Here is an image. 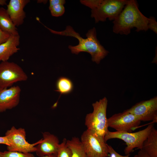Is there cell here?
<instances>
[{
	"mask_svg": "<svg viewBox=\"0 0 157 157\" xmlns=\"http://www.w3.org/2000/svg\"><path fill=\"white\" fill-rule=\"evenodd\" d=\"M88 157H107L108 144L104 138L88 129L82 133L80 139Z\"/></svg>",
	"mask_w": 157,
	"mask_h": 157,
	"instance_id": "obj_6",
	"label": "cell"
},
{
	"mask_svg": "<svg viewBox=\"0 0 157 157\" xmlns=\"http://www.w3.org/2000/svg\"><path fill=\"white\" fill-rule=\"evenodd\" d=\"M66 144L70 150L71 157H88L80 140L76 137L67 140Z\"/></svg>",
	"mask_w": 157,
	"mask_h": 157,
	"instance_id": "obj_17",
	"label": "cell"
},
{
	"mask_svg": "<svg viewBox=\"0 0 157 157\" xmlns=\"http://www.w3.org/2000/svg\"><path fill=\"white\" fill-rule=\"evenodd\" d=\"M56 155H50L45 156L41 157H56Z\"/></svg>",
	"mask_w": 157,
	"mask_h": 157,
	"instance_id": "obj_29",
	"label": "cell"
},
{
	"mask_svg": "<svg viewBox=\"0 0 157 157\" xmlns=\"http://www.w3.org/2000/svg\"><path fill=\"white\" fill-rule=\"evenodd\" d=\"M153 123L149 124L145 129L134 133L128 132H112L108 131L104 137L106 142L110 139L117 138L124 141L126 145L124 152L125 154H130L135 148L142 150L143 144L152 128Z\"/></svg>",
	"mask_w": 157,
	"mask_h": 157,
	"instance_id": "obj_5",
	"label": "cell"
},
{
	"mask_svg": "<svg viewBox=\"0 0 157 157\" xmlns=\"http://www.w3.org/2000/svg\"><path fill=\"white\" fill-rule=\"evenodd\" d=\"M136 116L141 121L157 122V97L139 102L125 110Z\"/></svg>",
	"mask_w": 157,
	"mask_h": 157,
	"instance_id": "obj_9",
	"label": "cell"
},
{
	"mask_svg": "<svg viewBox=\"0 0 157 157\" xmlns=\"http://www.w3.org/2000/svg\"><path fill=\"white\" fill-rule=\"evenodd\" d=\"M2 155L3 157H35L31 153H24L8 151L2 152Z\"/></svg>",
	"mask_w": 157,
	"mask_h": 157,
	"instance_id": "obj_21",
	"label": "cell"
},
{
	"mask_svg": "<svg viewBox=\"0 0 157 157\" xmlns=\"http://www.w3.org/2000/svg\"><path fill=\"white\" fill-rule=\"evenodd\" d=\"M49 9L53 16L58 17L62 15L65 13L64 0H50Z\"/></svg>",
	"mask_w": 157,
	"mask_h": 157,
	"instance_id": "obj_19",
	"label": "cell"
},
{
	"mask_svg": "<svg viewBox=\"0 0 157 157\" xmlns=\"http://www.w3.org/2000/svg\"><path fill=\"white\" fill-rule=\"evenodd\" d=\"M108 100L105 97L92 104L93 112L88 114L85 118L87 129L104 138L108 131L106 110Z\"/></svg>",
	"mask_w": 157,
	"mask_h": 157,
	"instance_id": "obj_4",
	"label": "cell"
},
{
	"mask_svg": "<svg viewBox=\"0 0 157 157\" xmlns=\"http://www.w3.org/2000/svg\"><path fill=\"white\" fill-rule=\"evenodd\" d=\"M67 139L64 138L60 144L56 157H71V152L70 149L67 146Z\"/></svg>",
	"mask_w": 157,
	"mask_h": 157,
	"instance_id": "obj_20",
	"label": "cell"
},
{
	"mask_svg": "<svg viewBox=\"0 0 157 157\" xmlns=\"http://www.w3.org/2000/svg\"><path fill=\"white\" fill-rule=\"evenodd\" d=\"M45 26L53 33L72 37L77 39L78 41V45L74 46L69 45L68 46L71 53L76 55L82 52L88 53L91 56L92 61L97 64H99L109 53L101 44L97 39L95 27L88 30L86 34L87 38H84L70 26H67L65 30L60 31H54Z\"/></svg>",
	"mask_w": 157,
	"mask_h": 157,
	"instance_id": "obj_1",
	"label": "cell"
},
{
	"mask_svg": "<svg viewBox=\"0 0 157 157\" xmlns=\"http://www.w3.org/2000/svg\"><path fill=\"white\" fill-rule=\"evenodd\" d=\"M148 18L146 17L138 8L137 2L129 0L117 17L113 21V32L117 34L128 35L134 27L135 31L148 30Z\"/></svg>",
	"mask_w": 157,
	"mask_h": 157,
	"instance_id": "obj_2",
	"label": "cell"
},
{
	"mask_svg": "<svg viewBox=\"0 0 157 157\" xmlns=\"http://www.w3.org/2000/svg\"><path fill=\"white\" fill-rule=\"evenodd\" d=\"M0 157H3L2 155V152L0 151Z\"/></svg>",
	"mask_w": 157,
	"mask_h": 157,
	"instance_id": "obj_30",
	"label": "cell"
},
{
	"mask_svg": "<svg viewBox=\"0 0 157 157\" xmlns=\"http://www.w3.org/2000/svg\"><path fill=\"white\" fill-rule=\"evenodd\" d=\"M29 0H10L7 5V11L16 27L22 25L26 17L24 10Z\"/></svg>",
	"mask_w": 157,
	"mask_h": 157,
	"instance_id": "obj_13",
	"label": "cell"
},
{
	"mask_svg": "<svg viewBox=\"0 0 157 157\" xmlns=\"http://www.w3.org/2000/svg\"><path fill=\"white\" fill-rule=\"evenodd\" d=\"M111 157L110 156H109V157L108 156V157Z\"/></svg>",
	"mask_w": 157,
	"mask_h": 157,
	"instance_id": "obj_31",
	"label": "cell"
},
{
	"mask_svg": "<svg viewBox=\"0 0 157 157\" xmlns=\"http://www.w3.org/2000/svg\"><path fill=\"white\" fill-rule=\"evenodd\" d=\"M43 138L35 146V152L39 157L54 155H57L60 144L58 138L48 132L42 133Z\"/></svg>",
	"mask_w": 157,
	"mask_h": 157,
	"instance_id": "obj_12",
	"label": "cell"
},
{
	"mask_svg": "<svg viewBox=\"0 0 157 157\" xmlns=\"http://www.w3.org/2000/svg\"><path fill=\"white\" fill-rule=\"evenodd\" d=\"M21 89L18 86L0 88V112L17 106L20 101Z\"/></svg>",
	"mask_w": 157,
	"mask_h": 157,
	"instance_id": "obj_11",
	"label": "cell"
},
{
	"mask_svg": "<svg viewBox=\"0 0 157 157\" xmlns=\"http://www.w3.org/2000/svg\"><path fill=\"white\" fill-rule=\"evenodd\" d=\"M73 84L72 81L68 78L61 77L56 83V90L60 93V96L62 94H66L70 93L73 89Z\"/></svg>",
	"mask_w": 157,
	"mask_h": 157,
	"instance_id": "obj_18",
	"label": "cell"
},
{
	"mask_svg": "<svg viewBox=\"0 0 157 157\" xmlns=\"http://www.w3.org/2000/svg\"><path fill=\"white\" fill-rule=\"evenodd\" d=\"M127 0H83L82 4L91 9V17L95 23L108 18L115 20L127 4Z\"/></svg>",
	"mask_w": 157,
	"mask_h": 157,
	"instance_id": "obj_3",
	"label": "cell"
},
{
	"mask_svg": "<svg viewBox=\"0 0 157 157\" xmlns=\"http://www.w3.org/2000/svg\"><path fill=\"white\" fill-rule=\"evenodd\" d=\"M0 28L14 35H19L17 28L13 22L6 9L0 8Z\"/></svg>",
	"mask_w": 157,
	"mask_h": 157,
	"instance_id": "obj_16",
	"label": "cell"
},
{
	"mask_svg": "<svg viewBox=\"0 0 157 157\" xmlns=\"http://www.w3.org/2000/svg\"><path fill=\"white\" fill-rule=\"evenodd\" d=\"M148 29H150L157 34V22L155 18L153 17L148 18L147 24Z\"/></svg>",
	"mask_w": 157,
	"mask_h": 157,
	"instance_id": "obj_22",
	"label": "cell"
},
{
	"mask_svg": "<svg viewBox=\"0 0 157 157\" xmlns=\"http://www.w3.org/2000/svg\"><path fill=\"white\" fill-rule=\"evenodd\" d=\"M7 4V1L6 0H0V5L3 6Z\"/></svg>",
	"mask_w": 157,
	"mask_h": 157,
	"instance_id": "obj_27",
	"label": "cell"
},
{
	"mask_svg": "<svg viewBox=\"0 0 157 157\" xmlns=\"http://www.w3.org/2000/svg\"><path fill=\"white\" fill-rule=\"evenodd\" d=\"M0 144H4L7 146H9L8 141L5 136H0Z\"/></svg>",
	"mask_w": 157,
	"mask_h": 157,
	"instance_id": "obj_26",
	"label": "cell"
},
{
	"mask_svg": "<svg viewBox=\"0 0 157 157\" xmlns=\"http://www.w3.org/2000/svg\"><path fill=\"white\" fill-rule=\"evenodd\" d=\"M19 35L11 34L8 39L0 44V61H7L10 58L20 50L18 47L20 44Z\"/></svg>",
	"mask_w": 157,
	"mask_h": 157,
	"instance_id": "obj_14",
	"label": "cell"
},
{
	"mask_svg": "<svg viewBox=\"0 0 157 157\" xmlns=\"http://www.w3.org/2000/svg\"><path fill=\"white\" fill-rule=\"evenodd\" d=\"M47 0H39L37 1V2L38 3H46L47 2Z\"/></svg>",
	"mask_w": 157,
	"mask_h": 157,
	"instance_id": "obj_28",
	"label": "cell"
},
{
	"mask_svg": "<svg viewBox=\"0 0 157 157\" xmlns=\"http://www.w3.org/2000/svg\"><path fill=\"white\" fill-rule=\"evenodd\" d=\"M26 132L24 129H17L14 126L6 131L5 136L10 144L7 146L8 151L24 153L35 151V146L41 142L42 139L35 143H30L26 140Z\"/></svg>",
	"mask_w": 157,
	"mask_h": 157,
	"instance_id": "obj_7",
	"label": "cell"
},
{
	"mask_svg": "<svg viewBox=\"0 0 157 157\" xmlns=\"http://www.w3.org/2000/svg\"><path fill=\"white\" fill-rule=\"evenodd\" d=\"M134 157H150L146 152L142 150H140L138 154Z\"/></svg>",
	"mask_w": 157,
	"mask_h": 157,
	"instance_id": "obj_25",
	"label": "cell"
},
{
	"mask_svg": "<svg viewBox=\"0 0 157 157\" xmlns=\"http://www.w3.org/2000/svg\"><path fill=\"white\" fill-rule=\"evenodd\" d=\"M142 150L150 157H157V130L154 127L144 141Z\"/></svg>",
	"mask_w": 157,
	"mask_h": 157,
	"instance_id": "obj_15",
	"label": "cell"
},
{
	"mask_svg": "<svg viewBox=\"0 0 157 157\" xmlns=\"http://www.w3.org/2000/svg\"><path fill=\"white\" fill-rule=\"evenodd\" d=\"M11 34L0 28V44L6 42L9 38Z\"/></svg>",
	"mask_w": 157,
	"mask_h": 157,
	"instance_id": "obj_24",
	"label": "cell"
},
{
	"mask_svg": "<svg viewBox=\"0 0 157 157\" xmlns=\"http://www.w3.org/2000/svg\"><path fill=\"white\" fill-rule=\"evenodd\" d=\"M28 78L26 74L17 64L8 61L0 63V88H7Z\"/></svg>",
	"mask_w": 157,
	"mask_h": 157,
	"instance_id": "obj_8",
	"label": "cell"
},
{
	"mask_svg": "<svg viewBox=\"0 0 157 157\" xmlns=\"http://www.w3.org/2000/svg\"><path fill=\"white\" fill-rule=\"evenodd\" d=\"M140 122L136 116L126 110L113 115L107 120L108 127L119 132H131L140 125Z\"/></svg>",
	"mask_w": 157,
	"mask_h": 157,
	"instance_id": "obj_10",
	"label": "cell"
},
{
	"mask_svg": "<svg viewBox=\"0 0 157 157\" xmlns=\"http://www.w3.org/2000/svg\"><path fill=\"white\" fill-rule=\"evenodd\" d=\"M108 153L110 154L111 157H129L130 155V154L125 156L121 155L116 151L111 146L108 144Z\"/></svg>",
	"mask_w": 157,
	"mask_h": 157,
	"instance_id": "obj_23",
	"label": "cell"
}]
</instances>
